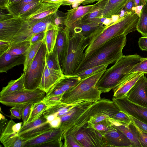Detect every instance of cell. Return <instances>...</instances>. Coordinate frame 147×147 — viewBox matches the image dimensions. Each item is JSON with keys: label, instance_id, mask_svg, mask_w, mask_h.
I'll return each mask as SVG.
<instances>
[{"label": "cell", "instance_id": "obj_21", "mask_svg": "<svg viewBox=\"0 0 147 147\" xmlns=\"http://www.w3.org/2000/svg\"><path fill=\"white\" fill-rule=\"evenodd\" d=\"M144 74L138 72L129 73L113 89V97L116 98L125 97L128 92Z\"/></svg>", "mask_w": 147, "mask_h": 147}, {"label": "cell", "instance_id": "obj_39", "mask_svg": "<svg viewBox=\"0 0 147 147\" xmlns=\"http://www.w3.org/2000/svg\"><path fill=\"white\" fill-rule=\"evenodd\" d=\"M109 65V64H105L96 66L89 68L82 73L74 75L72 76L79 78L81 80L103 69L107 68Z\"/></svg>", "mask_w": 147, "mask_h": 147}, {"label": "cell", "instance_id": "obj_14", "mask_svg": "<svg viewBox=\"0 0 147 147\" xmlns=\"http://www.w3.org/2000/svg\"><path fill=\"white\" fill-rule=\"evenodd\" d=\"M105 99L93 102L82 114L75 122L73 126L67 130L62 137L66 135L71 134L75 136L78 131L87 124L91 116L100 112H102Z\"/></svg>", "mask_w": 147, "mask_h": 147}, {"label": "cell", "instance_id": "obj_37", "mask_svg": "<svg viewBox=\"0 0 147 147\" xmlns=\"http://www.w3.org/2000/svg\"><path fill=\"white\" fill-rule=\"evenodd\" d=\"M40 0H36L24 6L16 16L24 18L33 13L40 4Z\"/></svg>", "mask_w": 147, "mask_h": 147}, {"label": "cell", "instance_id": "obj_9", "mask_svg": "<svg viewBox=\"0 0 147 147\" xmlns=\"http://www.w3.org/2000/svg\"><path fill=\"white\" fill-rule=\"evenodd\" d=\"M23 123H16L11 119L1 130L0 141L4 147H24L26 141L18 135Z\"/></svg>", "mask_w": 147, "mask_h": 147}, {"label": "cell", "instance_id": "obj_23", "mask_svg": "<svg viewBox=\"0 0 147 147\" xmlns=\"http://www.w3.org/2000/svg\"><path fill=\"white\" fill-rule=\"evenodd\" d=\"M94 4L80 6L67 10L64 21L65 26L69 29L77 22L82 18L92 9Z\"/></svg>", "mask_w": 147, "mask_h": 147}, {"label": "cell", "instance_id": "obj_60", "mask_svg": "<svg viewBox=\"0 0 147 147\" xmlns=\"http://www.w3.org/2000/svg\"><path fill=\"white\" fill-rule=\"evenodd\" d=\"M21 0H9V3L7 5V6H9L15 3L18 2Z\"/></svg>", "mask_w": 147, "mask_h": 147}, {"label": "cell", "instance_id": "obj_33", "mask_svg": "<svg viewBox=\"0 0 147 147\" xmlns=\"http://www.w3.org/2000/svg\"><path fill=\"white\" fill-rule=\"evenodd\" d=\"M58 30L52 29L45 32V36L43 40L46 45L47 53H52L55 46Z\"/></svg>", "mask_w": 147, "mask_h": 147}, {"label": "cell", "instance_id": "obj_57", "mask_svg": "<svg viewBox=\"0 0 147 147\" xmlns=\"http://www.w3.org/2000/svg\"><path fill=\"white\" fill-rule=\"evenodd\" d=\"M147 3V0H134V7L143 6Z\"/></svg>", "mask_w": 147, "mask_h": 147}, {"label": "cell", "instance_id": "obj_12", "mask_svg": "<svg viewBox=\"0 0 147 147\" xmlns=\"http://www.w3.org/2000/svg\"><path fill=\"white\" fill-rule=\"evenodd\" d=\"M125 97L132 102L147 108V78L144 74L139 78Z\"/></svg>", "mask_w": 147, "mask_h": 147}, {"label": "cell", "instance_id": "obj_10", "mask_svg": "<svg viewBox=\"0 0 147 147\" xmlns=\"http://www.w3.org/2000/svg\"><path fill=\"white\" fill-rule=\"evenodd\" d=\"M112 101L120 110L147 124V108L132 102L125 97H113Z\"/></svg>", "mask_w": 147, "mask_h": 147}, {"label": "cell", "instance_id": "obj_31", "mask_svg": "<svg viewBox=\"0 0 147 147\" xmlns=\"http://www.w3.org/2000/svg\"><path fill=\"white\" fill-rule=\"evenodd\" d=\"M86 130L95 147H106L105 133L93 128L86 127Z\"/></svg>", "mask_w": 147, "mask_h": 147}, {"label": "cell", "instance_id": "obj_59", "mask_svg": "<svg viewBox=\"0 0 147 147\" xmlns=\"http://www.w3.org/2000/svg\"><path fill=\"white\" fill-rule=\"evenodd\" d=\"M62 0H40L41 3H62Z\"/></svg>", "mask_w": 147, "mask_h": 147}, {"label": "cell", "instance_id": "obj_32", "mask_svg": "<svg viewBox=\"0 0 147 147\" xmlns=\"http://www.w3.org/2000/svg\"><path fill=\"white\" fill-rule=\"evenodd\" d=\"M43 41V40H41L36 43L31 44L25 53V59L24 64V72L26 71L33 60Z\"/></svg>", "mask_w": 147, "mask_h": 147}, {"label": "cell", "instance_id": "obj_3", "mask_svg": "<svg viewBox=\"0 0 147 147\" xmlns=\"http://www.w3.org/2000/svg\"><path fill=\"white\" fill-rule=\"evenodd\" d=\"M143 58L138 54L123 55L113 65L106 69L97 82L96 88L101 93L113 89Z\"/></svg>", "mask_w": 147, "mask_h": 147}, {"label": "cell", "instance_id": "obj_29", "mask_svg": "<svg viewBox=\"0 0 147 147\" xmlns=\"http://www.w3.org/2000/svg\"><path fill=\"white\" fill-rule=\"evenodd\" d=\"M80 81V78L77 77L65 76L53 87L58 88L65 92L75 86Z\"/></svg>", "mask_w": 147, "mask_h": 147}, {"label": "cell", "instance_id": "obj_40", "mask_svg": "<svg viewBox=\"0 0 147 147\" xmlns=\"http://www.w3.org/2000/svg\"><path fill=\"white\" fill-rule=\"evenodd\" d=\"M111 118L107 115L100 112L92 116L88 122L87 128H94V125L97 123L106 119Z\"/></svg>", "mask_w": 147, "mask_h": 147}, {"label": "cell", "instance_id": "obj_7", "mask_svg": "<svg viewBox=\"0 0 147 147\" xmlns=\"http://www.w3.org/2000/svg\"><path fill=\"white\" fill-rule=\"evenodd\" d=\"M46 93L37 88L33 90L24 89L7 96L0 97V102L7 106L13 107L34 104L42 101Z\"/></svg>", "mask_w": 147, "mask_h": 147}, {"label": "cell", "instance_id": "obj_2", "mask_svg": "<svg viewBox=\"0 0 147 147\" xmlns=\"http://www.w3.org/2000/svg\"><path fill=\"white\" fill-rule=\"evenodd\" d=\"M126 41V35H122L103 43L83 59L74 75L96 66L115 63L123 55Z\"/></svg>", "mask_w": 147, "mask_h": 147}, {"label": "cell", "instance_id": "obj_38", "mask_svg": "<svg viewBox=\"0 0 147 147\" xmlns=\"http://www.w3.org/2000/svg\"><path fill=\"white\" fill-rule=\"evenodd\" d=\"M46 63L50 69L62 71L59 65L55 46L52 53L49 54H47Z\"/></svg>", "mask_w": 147, "mask_h": 147}, {"label": "cell", "instance_id": "obj_50", "mask_svg": "<svg viewBox=\"0 0 147 147\" xmlns=\"http://www.w3.org/2000/svg\"><path fill=\"white\" fill-rule=\"evenodd\" d=\"M134 124L138 132L139 140L142 147H147V133L144 132L135 124Z\"/></svg>", "mask_w": 147, "mask_h": 147}, {"label": "cell", "instance_id": "obj_22", "mask_svg": "<svg viewBox=\"0 0 147 147\" xmlns=\"http://www.w3.org/2000/svg\"><path fill=\"white\" fill-rule=\"evenodd\" d=\"M102 24L96 22L84 23L79 20L74 24L69 29L70 33H81L89 41L100 31Z\"/></svg>", "mask_w": 147, "mask_h": 147}, {"label": "cell", "instance_id": "obj_55", "mask_svg": "<svg viewBox=\"0 0 147 147\" xmlns=\"http://www.w3.org/2000/svg\"><path fill=\"white\" fill-rule=\"evenodd\" d=\"M134 0H128L124 7L126 12H131L134 7Z\"/></svg>", "mask_w": 147, "mask_h": 147}, {"label": "cell", "instance_id": "obj_58", "mask_svg": "<svg viewBox=\"0 0 147 147\" xmlns=\"http://www.w3.org/2000/svg\"><path fill=\"white\" fill-rule=\"evenodd\" d=\"M9 0H0V9L7 8Z\"/></svg>", "mask_w": 147, "mask_h": 147}, {"label": "cell", "instance_id": "obj_41", "mask_svg": "<svg viewBox=\"0 0 147 147\" xmlns=\"http://www.w3.org/2000/svg\"><path fill=\"white\" fill-rule=\"evenodd\" d=\"M36 0H21L20 1L7 7L8 11L15 16L24 5Z\"/></svg>", "mask_w": 147, "mask_h": 147}, {"label": "cell", "instance_id": "obj_34", "mask_svg": "<svg viewBox=\"0 0 147 147\" xmlns=\"http://www.w3.org/2000/svg\"><path fill=\"white\" fill-rule=\"evenodd\" d=\"M136 29L143 36H147V3L142 6L140 11Z\"/></svg>", "mask_w": 147, "mask_h": 147}, {"label": "cell", "instance_id": "obj_51", "mask_svg": "<svg viewBox=\"0 0 147 147\" xmlns=\"http://www.w3.org/2000/svg\"><path fill=\"white\" fill-rule=\"evenodd\" d=\"M45 32H43L33 35L30 40L31 44H34L38 41L43 40L45 37Z\"/></svg>", "mask_w": 147, "mask_h": 147}, {"label": "cell", "instance_id": "obj_15", "mask_svg": "<svg viewBox=\"0 0 147 147\" xmlns=\"http://www.w3.org/2000/svg\"><path fill=\"white\" fill-rule=\"evenodd\" d=\"M70 37V31L67 27H59L55 47L61 70L67 54Z\"/></svg>", "mask_w": 147, "mask_h": 147}, {"label": "cell", "instance_id": "obj_27", "mask_svg": "<svg viewBox=\"0 0 147 147\" xmlns=\"http://www.w3.org/2000/svg\"><path fill=\"white\" fill-rule=\"evenodd\" d=\"M128 0H109L103 14V18H111L119 15Z\"/></svg>", "mask_w": 147, "mask_h": 147}, {"label": "cell", "instance_id": "obj_47", "mask_svg": "<svg viewBox=\"0 0 147 147\" xmlns=\"http://www.w3.org/2000/svg\"><path fill=\"white\" fill-rule=\"evenodd\" d=\"M63 95L52 96L49 97L45 96L42 100L48 107L56 105L61 102Z\"/></svg>", "mask_w": 147, "mask_h": 147}, {"label": "cell", "instance_id": "obj_46", "mask_svg": "<svg viewBox=\"0 0 147 147\" xmlns=\"http://www.w3.org/2000/svg\"><path fill=\"white\" fill-rule=\"evenodd\" d=\"M111 118L115 121L126 124L131 122L130 116L121 110Z\"/></svg>", "mask_w": 147, "mask_h": 147}, {"label": "cell", "instance_id": "obj_18", "mask_svg": "<svg viewBox=\"0 0 147 147\" xmlns=\"http://www.w3.org/2000/svg\"><path fill=\"white\" fill-rule=\"evenodd\" d=\"M64 76L62 71L50 69L46 63L41 81L38 88L47 93Z\"/></svg>", "mask_w": 147, "mask_h": 147}, {"label": "cell", "instance_id": "obj_17", "mask_svg": "<svg viewBox=\"0 0 147 147\" xmlns=\"http://www.w3.org/2000/svg\"><path fill=\"white\" fill-rule=\"evenodd\" d=\"M106 147H132L130 140L119 129L112 125L105 133Z\"/></svg>", "mask_w": 147, "mask_h": 147}, {"label": "cell", "instance_id": "obj_49", "mask_svg": "<svg viewBox=\"0 0 147 147\" xmlns=\"http://www.w3.org/2000/svg\"><path fill=\"white\" fill-rule=\"evenodd\" d=\"M23 106H16L12 107L10 109L11 116L10 117L12 120L13 119H20L22 118V111Z\"/></svg>", "mask_w": 147, "mask_h": 147}, {"label": "cell", "instance_id": "obj_19", "mask_svg": "<svg viewBox=\"0 0 147 147\" xmlns=\"http://www.w3.org/2000/svg\"><path fill=\"white\" fill-rule=\"evenodd\" d=\"M61 5V3H41L33 13L24 19L29 24H31L50 14L57 12Z\"/></svg>", "mask_w": 147, "mask_h": 147}, {"label": "cell", "instance_id": "obj_53", "mask_svg": "<svg viewBox=\"0 0 147 147\" xmlns=\"http://www.w3.org/2000/svg\"><path fill=\"white\" fill-rule=\"evenodd\" d=\"M131 121L137 125L144 132L147 133V124L142 122L135 118L130 116Z\"/></svg>", "mask_w": 147, "mask_h": 147}, {"label": "cell", "instance_id": "obj_25", "mask_svg": "<svg viewBox=\"0 0 147 147\" xmlns=\"http://www.w3.org/2000/svg\"><path fill=\"white\" fill-rule=\"evenodd\" d=\"M25 54L20 55H14L6 53L0 56V72L7 73L13 67L24 64Z\"/></svg>", "mask_w": 147, "mask_h": 147}, {"label": "cell", "instance_id": "obj_20", "mask_svg": "<svg viewBox=\"0 0 147 147\" xmlns=\"http://www.w3.org/2000/svg\"><path fill=\"white\" fill-rule=\"evenodd\" d=\"M56 12L50 14L31 24L30 25V34L25 40L29 41L33 35L48 30L55 29L59 30V27L55 24V19Z\"/></svg>", "mask_w": 147, "mask_h": 147}, {"label": "cell", "instance_id": "obj_11", "mask_svg": "<svg viewBox=\"0 0 147 147\" xmlns=\"http://www.w3.org/2000/svg\"><path fill=\"white\" fill-rule=\"evenodd\" d=\"M93 102L85 101L74 104L65 115L59 117L61 121L59 128L63 132L62 138L64 134L73 126L79 118Z\"/></svg>", "mask_w": 147, "mask_h": 147}, {"label": "cell", "instance_id": "obj_28", "mask_svg": "<svg viewBox=\"0 0 147 147\" xmlns=\"http://www.w3.org/2000/svg\"><path fill=\"white\" fill-rule=\"evenodd\" d=\"M24 72L19 78L11 80L6 86L2 88L0 92V97L9 95L24 89Z\"/></svg>", "mask_w": 147, "mask_h": 147}, {"label": "cell", "instance_id": "obj_13", "mask_svg": "<svg viewBox=\"0 0 147 147\" xmlns=\"http://www.w3.org/2000/svg\"><path fill=\"white\" fill-rule=\"evenodd\" d=\"M25 22L23 18L15 16L0 21V40L11 42Z\"/></svg>", "mask_w": 147, "mask_h": 147}, {"label": "cell", "instance_id": "obj_48", "mask_svg": "<svg viewBox=\"0 0 147 147\" xmlns=\"http://www.w3.org/2000/svg\"><path fill=\"white\" fill-rule=\"evenodd\" d=\"M33 104L30 103L23 106L22 111L23 125L25 124L27 122L30 116Z\"/></svg>", "mask_w": 147, "mask_h": 147}, {"label": "cell", "instance_id": "obj_52", "mask_svg": "<svg viewBox=\"0 0 147 147\" xmlns=\"http://www.w3.org/2000/svg\"><path fill=\"white\" fill-rule=\"evenodd\" d=\"M11 44L10 41L0 40V56L8 50Z\"/></svg>", "mask_w": 147, "mask_h": 147}, {"label": "cell", "instance_id": "obj_4", "mask_svg": "<svg viewBox=\"0 0 147 147\" xmlns=\"http://www.w3.org/2000/svg\"><path fill=\"white\" fill-rule=\"evenodd\" d=\"M106 69H103L81 80L75 86L64 93L61 102L73 104L85 101L94 102L100 100L102 93L96 85Z\"/></svg>", "mask_w": 147, "mask_h": 147}, {"label": "cell", "instance_id": "obj_16", "mask_svg": "<svg viewBox=\"0 0 147 147\" xmlns=\"http://www.w3.org/2000/svg\"><path fill=\"white\" fill-rule=\"evenodd\" d=\"M63 132L60 128H54L31 139L26 141L24 147H41L46 144L62 140Z\"/></svg>", "mask_w": 147, "mask_h": 147}, {"label": "cell", "instance_id": "obj_1", "mask_svg": "<svg viewBox=\"0 0 147 147\" xmlns=\"http://www.w3.org/2000/svg\"><path fill=\"white\" fill-rule=\"evenodd\" d=\"M140 14L136 9L124 15L108 26H103L99 32L88 41L85 51L83 59L89 55L98 47L114 37L137 30Z\"/></svg>", "mask_w": 147, "mask_h": 147}, {"label": "cell", "instance_id": "obj_8", "mask_svg": "<svg viewBox=\"0 0 147 147\" xmlns=\"http://www.w3.org/2000/svg\"><path fill=\"white\" fill-rule=\"evenodd\" d=\"M53 128L43 113L34 120L22 125L18 135L21 139L27 141Z\"/></svg>", "mask_w": 147, "mask_h": 147}, {"label": "cell", "instance_id": "obj_26", "mask_svg": "<svg viewBox=\"0 0 147 147\" xmlns=\"http://www.w3.org/2000/svg\"><path fill=\"white\" fill-rule=\"evenodd\" d=\"M109 0H99L94 4L91 11L82 19L84 23L96 22L102 24L101 20L103 14Z\"/></svg>", "mask_w": 147, "mask_h": 147}, {"label": "cell", "instance_id": "obj_42", "mask_svg": "<svg viewBox=\"0 0 147 147\" xmlns=\"http://www.w3.org/2000/svg\"><path fill=\"white\" fill-rule=\"evenodd\" d=\"M99 0H62L61 5L63 6L73 5L74 8L78 7L80 5H84L91 4Z\"/></svg>", "mask_w": 147, "mask_h": 147}, {"label": "cell", "instance_id": "obj_54", "mask_svg": "<svg viewBox=\"0 0 147 147\" xmlns=\"http://www.w3.org/2000/svg\"><path fill=\"white\" fill-rule=\"evenodd\" d=\"M138 44L142 51H147V36H142L139 38Z\"/></svg>", "mask_w": 147, "mask_h": 147}, {"label": "cell", "instance_id": "obj_6", "mask_svg": "<svg viewBox=\"0 0 147 147\" xmlns=\"http://www.w3.org/2000/svg\"><path fill=\"white\" fill-rule=\"evenodd\" d=\"M47 50L43 41L36 56L24 73L25 89H37L40 82L46 64Z\"/></svg>", "mask_w": 147, "mask_h": 147}, {"label": "cell", "instance_id": "obj_30", "mask_svg": "<svg viewBox=\"0 0 147 147\" xmlns=\"http://www.w3.org/2000/svg\"><path fill=\"white\" fill-rule=\"evenodd\" d=\"M29 41L24 40L15 43H11L6 53L14 55L25 54L31 45Z\"/></svg>", "mask_w": 147, "mask_h": 147}, {"label": "cell", "instance_id": "obj_36", "mask_svg": "<svg viewBox=\"0 0 147 147\" xmlns=\"http://www.w3.org/2000/svg\"><path fill=\"white\" fill-rule=\"evenodd\" d=\"M87 124L81 128L76 134L75 136L83 147H95L86 131Z\"/></svg>", "mask_w": 147, "mask_h": 147}, {"label": "cell", "instance_id": "obj_43", "mask_svg": "<svg viewBox=\"0 0 147 147\" xmlns=\"http://www.w3.org/2000/svg\"><path fill=\"white\" fill-rule=\"evenodd\" d=\"M63 139L64 140V142L62 147H83L75 136L71 134L65 135L63 137Z\"/></svg>", "mask_w": 147, "mask_h": 147}, {"label": "cell", "instance_id": "obj_5", "mask_svg": "<svg viewBox=\"0 0 147 147\" xmlns=\"http://www.w3.org/2000/svg\"><path fill=\"white\" fill-rule=\"evenodd\" d=\"M68 52L62 72L65 76L74 75L84 55V51L88 45V40L80 32L70 33Z\"/></svg>", "mask_w": 147, "mask_h": 147}, {"label": "cell", "instance_id": "obj_44", "mask_svg": "<svg viewBox=\"0 0 147 147\" xmlns=\"http://www.w3.org/2000/svg\"><path fill=\"white\" fill-rule=\"evenodd\" d=\"M137 72L147 73V57H143L140 62L132 67L129 73Z\"/></svg>", "mask_w": 147, "mask_h": 147}, {"label": "cell", "instance_id": "obj_56", "mask_svg": "<svg viewBox=\"0 0 147 147\" xmlns=\"http://www.w3.org/2000/svg\"><path fill=\"white\" fill-rule=\"evenodd\" d=\"M49 123L53 128H59L61 124V119L59 117H57Z\"/></svg>", "mask_w": 147, "mask_h": 147}, {"label": "cell", "instance_id": "obj_45", "mask_svg": "<svg viewBox=\"0 0 147 147\" xmlns=\"http://www.w3.org/2000/svg\"><path fill=\"white\" fill-rule=\"evenodd\" d=\"M111 118L105 119L95 124L93 128L104 133L106 132L113 125Z\"/></svg>", "mask_w": 147, "mask_h": 147}, {"label": "cell", "instance_id": "obj_35", "mask_svg": "<svg viewBox=\"0 0 147 147\" xmlns=\"http://www.w3.org/2000/svg\"><path fill=\"white\" fill-rule=\"evenodd\" d=\"M48 107V106L42 101L33 104L27 123L32 121L40 117L47 110Z\"/></svg>", "mask_w": 147, "mask_h": 147}, {"label": "cell", "instance_id": "obj_24", "mask_svg": "<svg viewBox=\"0 0 147 147\" xmlns=\"http://www.w3.org/2000/svg\"><path fill=\"white\" fill-rule=\"evenodd\" d=\"M113 125L121 131L130 140L132 147H142L140 142L138 132L134 123L131 121L127 124L112 120Z\"/></svg>", "mask_w": 147, "mask_h": 147}]
</instances>
